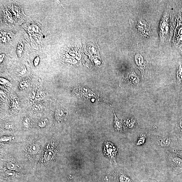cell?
I'll list each match as a JSON object with an SVG mask.
<instances>
[{"instance_id": "11", "label": "cell", "mask_w": 182, "mask_h": 182, "mask_svg": "<svg viewBox=\"0 0 182 182\" xmlns=\"http://www.w3.org/2000/svg\"><path fill=\"white\" fill-rule=\"evenodd\" d=\"M23 45L21 43H20L18 45V46L17 49V51L18 54L19 55L21 54L23 50Z\"/></svg>"}, {"instance_id": "18", "label": "cell", "mask_w": 182, "mask_h": 182, "mask_svg": "<svg viewBox=\"0 0 182 182\" xmlns=\"http://www.w3.org/2000/svg\"><path fill=\"white\" fill-rule=\"evenodd\" d=\"M0 57H1V63L3 60V58L5 57V54H1Z\"/></svg>"}, {"instance_id": "12", "label": "cell", "mask_w": 182, "mask_h": 182, "mask_svg": "<svg viewBox=\"0 0 182 182\" xmlns=\"http://www.w3.org/2000/svg\"><path fill=\"white\" fill-rule=\"evenodd\" d=\"M1 100L3 102H5L7 99L6 95L4 92H3L1 91Z\"/></svg>"}, {"instance_id": "2", "label": "cell", "mask_w": 182, "mask_h": 182, "mask_svg": "<svg viewBox=\"0 0 182 182\" xmlns=\"http://www.w3.org/2000/svg\"><path fill=\"white\" fill-rule=\"evenodd\" d=\"M168 156V162L172 169L177 171L182 169V154L180 150H173L170 151Z\"/></svg>"}, {"instance_id": "9", "label": "cell", "mask_w": 182, "mask_h": 182, "mask_svg": "<svg viewBox=\"0 0 182 182\" xmlns=\"http://www.w3.org/2000/svg\"><path fill=\"white\" fill-rule=\"evenodd\" d=\"M148 135L147 133H141L139 135L137 140L136 144L137 145H143L146 141Z\"/></svg>"}, {"instance_id": "5", "label": "cell", "mask_w": 182, "mask_h": 182, "mask_svg": "<svg viewBox=\"0 0 182 182\" xmlns=\"http://www.w3.org/2000/svg\"><path fill=\"white\" fill-rule=\"evenodd\" d=\"M126 79L128 83L134 86L138 84L139 82V79L138 76L134 72L128 75Z\"/></svg>"}, {"instance_id": "14", "label": "cell", "mask_w": 182, "mask_h": 182, "mask_svg": "<svg viewBox=\"0 0 182 182\" xmlns=\"http://www.w3.org/2000/svg\"><path fill=\"white\" fill-rule=\"evenodd\" d=\"M39 61L40 58L38 57H37L35 58L34 61V63L35 66H37L39 64Z\"/></svg>"}, {"instance_id": "8", "label": "cell", "mask_w": 182, "mask_h": 182, "mask_svg": "<svg viewBox=\"0 0 182 182\" xmlns=\"http://www.w3.org/2000/svg\"><path fill=\"white\" fill-rule=\"evenodd\" d=\"M113 112H114V126L115 129L117 131L122 132L123 130L122 123L121 121H120V120L117 118L114 111H113Z\"/></svg>"}, {"instance_id": "10", "label": "cell", "mask_w": 182, "mask_h": 182, "mask_svg": "<svg viewBox=\"0 0 182 182\" xmlns=\"http://www.w3.org/2000/svg\"><path fill=\"white\" fill-rule=\"evenodd\" d=\"M66 115V112L64 109H59L57 110L55 117L58 121H61L63 119Z\"/></svg>"}, {"instance_id": "1", "label": "cell", "mask_w": 182, "mask_h": 182, "mask_svg": "<svg viewBox=\"0 0 182 182\" xmlns=\"http://www.w3.org/2000/svg\"><path fill=\"white\" fill-rule=\"evenodd\" d=\"M151 140L156 148L159 149L167 151L172 146L173 139L169 135L157 136L153 137Z\"/></svg>"}, {"instance_id": "7", "label": "cell", "mask_w": 182, "mask_h": 182, "mask_svg": "<svg viewBox=\"0 0 182 182\" xmlns=\"http://www.w3.org/2000/svg\"><path fill=\"white\" fill-rule=\"evenodd\" d=\"M125 123L126 128L130 129H134L137 125L136 120L134 118L126 120Z\"/></svg>"}, {"instance_id": "17", "label": "cell", "mask_w": 182, "mask_h": 182, "mask_svg": "<svg viewBox=\"0 0 182 182\" xmlns=\"http://www.w3.org/2000/svg\"><path fill=\"white\" fill-rule=\"evenodd\" d=\"M179 126L180 127V133L182 134V121H181L179 124Z\"/></svg>"}, {"instance_id": "6", "label": "cell", "mask_w": 182, "mask_h": 182, "mask_svg": "<svg viewBox=\"0 0 182 182\" xmlns=\"http://www.w3.org/2000/svg\"><path fill=\"white\" fill-rule=\"evenodd\" d=\"M135 60L136 63L139 67V69L142 74L144 73V69L145 68V62L142 57L139 54H137L136 56Z\"/></svg>"}, {"instance_id": "3", "label": "cell", "mask_w": 182, "mask_h": 182, "mask_svg": "<svg viewBox=\"0 0 182 182\" xmlns=\"http://www.w3.org/2000/svg\"><path fill=\"white\" fill-rule=\"evenodd\" d=\"M117 152V149L113 144L108 142L105 143L104 152L106 155L110 159L115 161V157Z\"/></svg>"}, {"instance_id": "13", "label": "cell", "mask_w": 182, "mask_h": 182, "mask_svg": "<svg viewBox=\"0 0 182 182\" xmlns=\"http://www.w3.org/2000/svg\"><path fill=\"white\" fill-rule=\"evenodd\" d=\"M47 120V119H44L41 121L39 123V126L41 127H43L45 126L46 124Z\"/></svg>"}, {"instance_id": "15", "label": "cell", "mask_w": 182, "mask_h": 182, "mask_svg": "<svg viewBox=\"0 0 182 182\" xmlns=\"http://www.w3.org/2000/svg\"><path fill=\"white\" fill-rule=\"evenodd\" d=\"M143 182H157V181L156 180L149 178V180Z\"/></svg>"}, {"instance_id": "16", "label": "cell", "mask_w": 182, "mask_h": 182, "mask_svg": "<svg viewBox=\"0 0 182 182\" xmlns=\"http://www.w3.org/2000/svg\"><path fill=\"white\" fill-rule=\"evenodd\" d=\"M29 123V120L28 118H25V122H24V123H25V126H27V123Z\"/></svg>"}, {"instance_id": "4", "label": "cell", "mask_w": 182, "mask_h": 182, "mask_svg": "<svg viewBox=\"0 0 182 182\" xmlns=\"http://www.w3.org/2000/svg\"><path fill=\"white\" fill-rule=\"evenodd\" d=\"M118 180L119 182H141L132 175L125 171H122L119 173Z\"/></svg>"}]
</instances>
